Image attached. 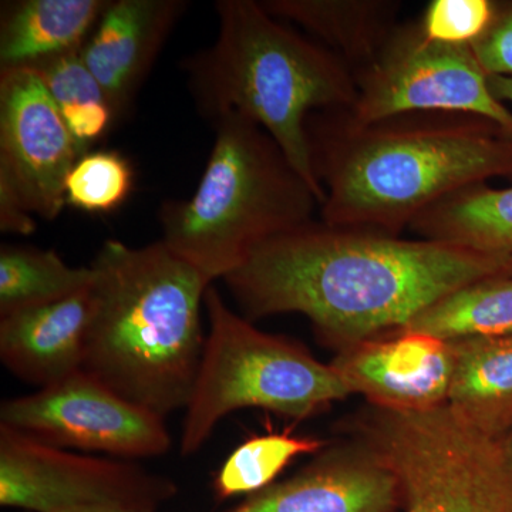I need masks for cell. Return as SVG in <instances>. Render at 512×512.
<instances>
[{"mask_svg": "<svg viewBox=\"0 0 512 512\" xmlns=\"http://www.w3.org/2000/svg\"><path fill=\"white\" fill-rule=\"evenodd\" d=\"M357 431L396 474L404 512H512L503 443L447 404L423 412L372 406Z\"/></svg>", "mask_w": 512, "mask_h": 512, "instance_id": "52a82bcc", "label": "cell"}, {"mask_svg": "<svg viewBox=\"0 0 512 512\" xmlns=\"http://www.w3.org/2000/svg\"><path fill=\"white\" fill-rule=\"evenodd\" d=\"M204 306L210 332L185 407L184 457L197 453L229 413L255 407L303 420L352 394L332 366L291 339L256 329L229 308L214 285Z\"/></svg>", "mask_w": 512, "mask_h": 512, "instance_id": "8992f818", "label": "cell"}, {"mask_svg": "<svg viewBox=\"0 0 512 512\" xmlns=\"http://www.w3.org/2000/svg\"><path fill=\"white\" fill-rule=\"evenodd\" d=\"M488 86H490L495 99L501 101V103H504V101L512 103V77L488 74Z\"/></svg>", "mask_w": 512, "mask_h": 512, "instance_id": "83f0119b", "label": "cell"}, {"mask_svg": "<svg viewBox=\"0 0 512 512\" xmlns=\"http://www.w3.org/2000/svg\"><path fill=\"white\" fill-rule=\"evenodd\" d=\"M134 171L119 151H89L73 165L64 184L66 205L87 214L119 210L133 191Z\"/></svg>", "mask_w": 512, "mask_h": 512, "instance_id": "603a6c76", "label": "cell"}, {"mask_svg": "<svg viewBox=\"0 0 512 512\" xmlns=\"http://www.w3.org/2000/svg\"><path fill=\"white\" fill-rule=\"evenodd\" d=\"M111 0H19L3 2L0 69L23 67L83 49Z\"/></svg>", "mask_w": 512, "mask_h": 512, "instance_id": "e0dca14e", "label": "cell"}, {"mask_svg": "<svg viewBox=\"0 0 512 512\" xmlns=\"http://www.w3.org/2000/svg\"><path fill=\"white\" fill-rule=\"evenodd\" d=\"M72 512H156V510L128 507V505H96V507L82 508V510Z\"/></svg>", "mask_w": 512, "mask_h": 512, "instance_id": "f1b7e54d", "label": "cell"}, {"mask_svg": "<svg viewBox=\"0 0 512 512\" xmlns=\"http://www.w3.org/2000/svg\"><path fill=\"white\" fill-rule=\"evenodd\" d=\"M0 231L16 235H30L36 231L32 212L5 183H0Z\"/></svg>", "mask_w": 512, "mask_h": 512, "instance_id": "4316f807", "label": "cell"}, {"mask_svg": "<svg viewBox=\"0 0 512 512\" xmlns=\"http://www.w3.org/2000/svg\"><path fill=\"white\" fill-rule=\"evenodd\" d=\"M197 190L161 205V241L205 278L225 279L256 249L313 221L319 201L264 128L238 113L215 121Z\"/></svg>", "mask_w": 512, "mask_h": 512, "instance_id": "5b68a950", "label": "cell"}, {"mask_svg": "<svg viewBox=\"0 0 512 512\" xmlns=\"http://www.w3.org/2000/svg\"><path fill=\"white\" fill-rule=\"evenodd\" d=\"M82 50L60 53L23 66L35 72L62 114L93 104H109L99 82L84 62Z\"/></svg>", "mask_w": 512, "mask_h": 512, "instance_id": "cb8c5ba5", "label": "cell"}, {"mask_svg": "<svg viewBox=\"0 0 512 512\" xmlns=\"http://www.w3.org/2000/svg\"><path fill=\"white\" fill-rule=\"evenodd\" d=\"M328 441L292 436L289 431L252 437L224 461L212 488L220 501L265 490L295 458L322 453Z\"/></svg>", "mask_w": 512, "mask_h": 512, "instance_id": "7402d4cb", "label": "cell"}, {"mask_svg": "<svg viewBox=\"0 0 512 512\" xmlns=\"http://www.w3.org/2000/svg\"><path fill=\"white\" fill-rule=\"evenodd\" d=\"M90 288L60 301L0 316V359L23 382L40 389L83 367Z\"/></svg>", "mask_w": 512, "mask_h": 512, "instance_id": "9a60e30c", "label": "cell"}, {"mask_svg": "<svg viewBox=\"0 0 512 512\" xmlns=\"http://www.w3.org/2000/svg\"><path fill=\"white\" fill-rule=\"evenodd\" d=\"M403 330L446 342L512 335V276L474 282L431 305Z\"/></svg>", "mask_w": 512, "mask_h": 512, "instance_id": "ffe728a7", "label": "cell"}, {"mask_svg": "<svg viewBox=\"0 0 512 512\" xmlns=\"http://www.w3.org/2000/svg\"><path fill=\"white\" fill-rule=\"evenodd\" d=\"M501 443H503L505 453H507L508 457H510L512 460V429L508 431L507 434H505V437L503 440H501Z\"/></svg>", "mask_w": 512, "mask_h": 512, "instance_id": "f546056e", "label": "cell"}, {"mask_svg": "<svg viewBox=\"0 0 512 512\" xmlns=\"http://www.w3.org/2000/svg\"><path fill=\"white\" fill-rule=\"evenodd\" d=\"M450 343L454 375L448 407L474 429L503 440L512 429V335Z\"/></svg>", "mask_w": 512, "mask_h": 512, "instance_id": "ac0fdd59", "label": "cell"}, {"mask_svg": "<svg viewBox=\"0 0 512 512\" xmlns=\"http://www.w3.org/2000/svg\"><path fill=\"white\" fill-rule=\"evenodd\" d=\"M262 6L328 47L355 74L379 55L400 25L393 0H265Z\"/></svg>", "mask_w": 512, "mask_h": 512, "instance_id": "2e32d148", "label": "cell"}, {"mask_svg": "<svg viewBox=\"0 0 512 512\" xmlns=\"http://www.w3.org/2000/svg\"><path fill=\"white\" fill-rule=\"evenodd\" d=\"M471 49L485 73L512 77V2H497L493 23Z\"/></svg>", "mask_w": 512, "mask_h": 512, "instance_id": "484cf974", "label": "cell"}, {"mask_svg": "<svg viewBox=\"0 0 512 512\" xmlns=\"http://www.w3.org/2000/svg\"><path fill=\"white\" fill-rule=\"evenodd\" d=\"M311 163L330 227L402 237L423 212L457 192L512 177V131L461 113L357 120L349 109L306 120Z\"/></svg>", "mask_w": 512, "mask_h": 512, "instance_id": "7a4b0ae2", "label": "cell"}, {"mask_svg": "<svg viewBox=\"0 0 512 512\" xmlns=\"http://www.w3.org/2000/svg\"><path fill=\"white\" fill-rule=\"evenodd\" d=\"M400 504L396 474L360 441L326 447L301 473L249 495L228 512H393Z\"/></svg>", "mask_w": 512, "mask_h": 512, "instance_id": "4fadbf2b", "label": "cell"}, {"mask_svg": "<svg viewBox=\"0 0 512 512\" xmlns=\"http://www.w3.org/2000/svg\"><path fill=\"white\" fill-rule=\"evenodd\" d=\"M330 366L372 406L423 412L447 404L454 352L446 340L399 330L340 349Z\"/></svg>", "mask_w": 512, "mask_h": 512, "instance_id": "7c38bea8", "label": "cell"}, {"mask_svg": "<svg viewBox=\"0 0 512 512\" xmlns=\"http://www.w3.org/2000/svg\"><path fill=\"white\" fill-rule=\"evenodd\" d=\"M215 10L217 39L181 64L195 109L212 124L238 113L264 128L322 205L325 191L313 173L306 120L316 110L352 109L355 76L328 47L261 2L220 0Z\"/></svg>", "mask_w": 512, "mask_h": 512, "instance_id": "277c9868", "label": "cell"}, {"mask_svg": "<svg viewBox=\"0 0 512 512\" xmlns=\"http://www.w3.org/2000/svg\"><path fill=\"white\" fill-rule=\"evenodd\" d=\"M495 276L512 275L473 249L313 220L266 242L224 281L245 319L301 313L343 349L399 332L444 296Z\"/></svg>", "mask_w": 512, "mask_h": 512, "instance_id": "6da1fadb", "label": "cell"}, {"mask_svg": "<svg viewBox=\"0 0 512 512\" xmlns=\"http://www.w3.org/2000/svg\"><path fill=\"white\" fill-rule=\"evenodd\" d=\"M90 266L82 369L163 419L185 409L204 352L201 306L212 282L161 239L140 248L109 239Z\"/></svg>", "mask_w": 512, "mask_h": 512, "instance_id": "3957f363", "label": "cell"}, {"mask_svg": "<svg viewBox=\"0 0 512 512\" xmlns=\"http://www.w3.org/2000/svg\"><path fill=\"white\" fill-rule=\"evenodd\" d=\"M410 231L493 256L512 275V187L467 188L423 212Z\"/></svg>", "mask_w": 512, "mask_h": 512, "instance_id": "d6986e66", "label": "cell"}, {"mask_svg": "<svg viewBox=\"0 0 512 512\" xmlns=\"http://www.w3.org/2000/svg\"><path fill=\"white\" fill-rule=\"evenodd\" d=\"M177 494L168 478L136 464L69 453L0 424V504L29 512L96 505L156 510Z\"/></svg>", "mask_w": 512, "mask_h": 512, "instance_id": "9c48e42d", "label": "cell"}, {"mask_svg": "<svg viewBox=\"0 0 512 512\" xmlns=\"http://www.w3.org/2000/svg\"><path fill=\"white\" fill-rule=\"evenodd\" d=\"M84 154L35 72L0 69V183L33 215L55 221L66 205L67 175Z\"/></svg>", "mask_w": 512, "mask_h": 512, "instance_id": "8fae6325", "label": "cell"}, {"mask_svg": "<svg viewBox=\"0 0 512 512\" xmlns=\"http://www.w3.org/2000/svg\"><path fill=\"white\" fill-rule=\"evenodd\" d=\"M355 80L357 99L350 113L360 121L407 113H461L512 131V111L491 93L488 74L471 46L434 42L424 35L420 20L400 23Z\"/></svg>", "mask_w": 512, "mask_h": 512, "instance_id": "ba28073f", "label": "cell"}, {"mask_svg": "<svg viewBox=\"0 0 512 512\" xmlns=\"http://www.w3.org/2000/svg\"><path fill=\"white\" fill-rule=\"evenodd\" d=\"M497 2L491 0H433L424 9V35L446 45L471 46L493 23Z\"/></svg>", "mask_w": 512, "mask_h": 512, "instance_id": "d4e9b609", "label": "cell"}, {"mask_svg": "<svg viewBox=\"0 0 512 512\" xmlns=\"http://www.w3.org/2000/svg\"><path fill=\"white\" fill-rule=\"evenodd\" d=\"M188 6L185 0H111L82 53L106 94L116 123L133 109L171 30Z\"/></svg>", "mask_w": 512, "mask_h": 512, "instance_id": "5bb4252c", "label": "cell"}, {"mask_svg": "<svg viewBox=\"0 0 512 512\" xmlns=\"http://www.w3.org/2000/svg\"><path fill=\"white\" fill-rule=\"evenodd\" d=\"M0 424L49 446L123 458L164 456L173 443L163 417L83 369L29 396L5 400Z\"/></svg>", "mask_w": 512, "mask_h": 512, "instance_id": "30bf717a", "label": "cell"}, {"mask_svg": "<svg viewBox=\"0 0 512 512\" xmlns=\"http://www.w3.org/2000/svg\"><path fill=\"white\" fill-rule=\"evenodd\" d=\"M92 266H70L49 249L0 248V316L47 305L92 286Z\"/></svg>", "mask_w": 512, "mask_h": 512, "instance_id": "44dd1931", "label": "cell"}]
</instances>
